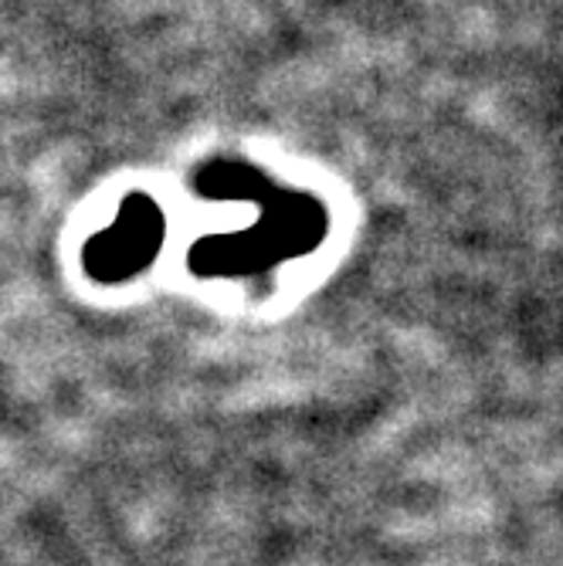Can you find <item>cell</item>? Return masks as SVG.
Wrapping results in <instances>:
<instances>
[{"mask_svg":"<svg viewBox=\"0 0 563 566\" xmlns=\"http://www.w3.org/2000/svg\"><path fill=\"white\" fill-rule=\"evenodd\" d=\"M157 248H160V214L149 203H143V211L123 214V224L110 238H98L88 248V269L98 279L116 282L143 269Z\"/></svg>","mask_w":563,"mask_h":566,"instance_id":"1","label":"cell"}]
</instances>
